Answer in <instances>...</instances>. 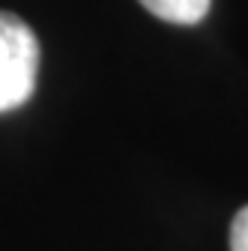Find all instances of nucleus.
I'll return each mask as SVG.
<instances>
[{
  "instance_id": "nucleus-2",
  "label": "nucleus",
  "mask_w": 248,
  "mask_h": 251,
  "mask_svg": "<svg viewBox=\"0 0 248 251\" xmlns=\"http://www.w3.org/2000/svg\"><path fill=\"white\" fill-rule=\"evenodd\" d=\"M138 3L171 24H198L209 12V0H138Z\"/></svg>"
},
{
  "instance_id": "nucleus-1",
  "label": "nucleus",
  "mask_w": 248,
  "mask_h": 251,
  "mask_svg": "<svg viewBox=\"0 0 248 251\" xmlns=\"http://www.w3.org/2000/svg\"><path fill=\"white\" fill-rule=\"evenodd\" d=\"M39 42L24 18L0 12V114L21 108L36 90Z\"/></svg>"
},
{
  "instance_id": "nucleus-3",
  "label": "nucleus",
  "mask_w": 248,
  "mask_h": 251,
  "mask_svg": "<svg viewBox=\"0 0 248 251\" xmlns=\"http://www.w3.org/2000/svg\"><path fill=\"white\" fill-rule=\"evenodd\" d=\"M230 251H248V206H242L230 225Z\"/></svg>"
}]
</instances>
